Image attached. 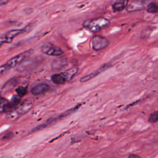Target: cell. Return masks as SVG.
<instances>
[{
    "instance_id": "obj_14",
    "label": "cell",
    "mask_w": 158,
    "mask_h": 158,
    "mask_svg": "<svg viewBox=\"0 0 158 158\" xmlns=\"http://www.w3.org/2000/svg\"><path fill=\"white\" fill-rule=\"evenodd\" d=\"M146 10L149 13H158V2H150L146 7Z\"/></svg>"
},
{
    "instance_id": "obj_8",
    "label": "cell",
    "mask_w": 158,
    "mask_h": 158,
    "mask_svg": "<svg viewBox=\"0 0 158 158\" xmlns=\"http://www.w3.org/2000/svg\"><path fill=\"white\" fill-rule=\"evenodd\" d=\"M49 89V86L46 83H40L35 85L31 89V93L33 95L37 96L44 94L48 91Z\"/></svg>"
},
{
    "instance_id": "obj_2",
    "label": "cell",
    "mask_w": 158,
    "mask_h": 158,
    "mask_svg": "<svg viewBox=\"0 0 158 158\" xmlns=\"http://www.w3.org/2000/svg\"><path fill=\"white\" fill-rule=\"evenodd\" d=\"M110 23L109 19L99 17L85 20L83 23L84 28L91 32L96 33L107 27Z\"/></svg>"
},
{
    "instance_id": "obj_18",
    "label": "cell",
    "mask_w": 158,
    "mask_h": 158,
    "mask_svg": "<svg viewBox=\"0 0 158 158\" xmlns=\"http://www.w3.org/2000/svg\"><path fill=\"white\" fill-rule=\"evenodd\" d=\"M9 70H10V69L8 67V66L6 64L1 65L0 66V77L3 75L4 74H5Z\"/></svg>"
},
{
    "instance_id": "obj_11",
    "label": "cell",
    "mask_w": 158,
    "mask_h": 158,
    "mask_svg": "<svg viewBox=\"0 0 158 158\" xmlns=\"http://www.w3.org/2000/svg\"><path fill=\"white\" fill-rule=\"evenodd\" d=\"M12 109L10 101L0 96V113H7Z\"/></svg>"
},
{
    "instance_id": "obj_9",
    "label": "cell",
    "mask_w": 158,
    "mask_h": 158,
    "mask_svg": "<svg viewBox=\"0 0 158 158\" xmlns=\"http://www.w3.org/2000/svg\"><path fill=\"white\" fill-rule=\"evenodd\" d=\"M109 65L107 64H105L104 65H102L100 68H99V69H97L96 70L94 71L93 72H92V73H89V74H88V75H85V76L81 77V78H80V82H85V81H87L91 80V78L95 77L96 75H99L101 72H103L104 70H106V69H107V68H109Z\"/></svg>"
},
{
    "instance_id": "obj_19",
    "label": "cell",
    "mask_w": 158,
    "mask_h": 158,
    "mask_svg": "<svg viewBox=\"0 0 158 158\" xmlns=\"http://www.w3.org/2000/svg\"><path fill=\"white\" fill-rule=\"evenodd\" d=\"M9 0H0V6L6 4Z\"/></svg>"
},
{
    "instance_id": "obj_15",
    "label": "cell",
    "mask_w": 158,
    "mask_h": 158,
    "mask_svg": "<svg viewBox=\"0 0 158 158\" xmlns=\"http://www.w3.org/2000/svg\"><path fill=\"white\" fill-rule=\"evenodd\" d=\"M21 96H20L19 95H18L17 94L16 95H14L12 96V98H11L10 102V104L13 107V109L16 107L20 102V99H21Z\"/></svg>"
},
{
    "instance_id": "obj_16",
    "label": "cell",
    "mask_w": 158,
    "mask_h": 158,
    "mask_svg": "<svg viewBox=\"0 0 158 158\" xmlns=\"http://www.w3.org/2000/svg\"><path fill=\"white\" fill-rule=\"evenodd\" d=\"M148 121L151 123H156L158 122V110H156L150 114Z\"/></svg>"
},
{
    "instance_id": "obj_13",
    "label": "cell",
    "mask_w": 158,
    "mask_h": 158,
    "mask_svg": "<svg viewBox=\"0 0 158 158\" xmlns=\"http://www.w3.org/2000/svg\"><path fill=\"white\" fill-rule=\"evenodd\" d=\"M129 0H116L112 5V10L114 12H119L123 10L128 5Z\"/></svg>"
},
{
    "instance_id": "obj_4",
    "label": "cell",
    "mask_w": 158,
    "mask_h": 158,
    "mask_svg": "<svg viewBox=\"0 0 158 158\" xmlns=\"http://www.w3.org/2000/svg\"><path fill=\"white\" fill-rule=\"evenodd\" d=\"M33 23L28 24L25 28L22 29H14L10 31H8L5 34L2 36H0V46L3 44L10 43L12 42L13 39L18 36L19 35L23 33H27L29 31L33 28Z\"/></svg>"
},
{
    "instance_id": "obj_17",
    "label": "cell",
    "mask_w": 158,
    "mask_h": 158,
    "mask_svg": "<svg viewBox=\"0 0 158 158\" xmlns=\"http://www.w3.org/2000/svg\"><path fill=\"white\" fill-rule=\"evenodd\" d=\"M15 92L18 95H19L21 97H23L27 92V87H24L23 86H19L15 89Z\"/></svg>"
},
{
    "instance_id": "obj_12",
    "label": "cell",
    "mask_w": 158,
    "mask_h": 158,
    "mask_svg": "<svg viewBox=\"0 0 158 158\" xmlns=\"http://www.w3.org/2000/svg\"><path fill=\"white\" fill-rule=\"evenodd\" d=\"M145 7L144 3L141 1H136L130 4L127 7V10L128 12L138 11L144 9Z\"/></svg>"
},
{
    "instance_id": "obj_20",
    "label": "cell",
    "mask_w": 158,
    "mask_h": 158,
    "mask_svg": "<svg viewBox=\"0 0 158 158\" xmlns=\"http://www.w3.org/2000/svg\"><path fill=\"white\" fill-rule=\"evenodd\" d=\"M128 157H130V158H133V157H139V156H138V155H136V154H131V155H129L128 156Z\"/></svg>"
},
{
    "instance_id": "obj_1",
    "label": "cell",
    "mask_w": 158,
    "mask_h": 158,
    "mask_svg": "<svg viewBox=\"0 0 158 158\" xmlns=\"http://www.w3.org/2000/svg\"><path fill=\"white\" fill-rule=\"evenodd\" d=\"M33 104V102L30 99H27L22 103H19L12 110L7 112L6 116L7 120L9 122L16 120L19 117L28 112L32 107Z\"/></svg>"
},
{
    "instance_id": "obj_3",
    "label": "cell",
    "mask_w": 158,
    "mask_h": 158,
    "mask_svg": "<svg viewBox=\"0 0 158 158\" xmlns=\"http://www.w3.org/2000/svg\"><path fill=\"white\" fill-rule=\"evenodd\" d=\"M78 72V68L72 67L65 72L54 74L51 76V81L57 85H62L70 81Z\"/></svg>"
},
{
    "instance_id": "obj_6",
    "label": "cell",
    "mask_w": 158,
    "mask_h": 158,
    "mask_svg": "<svg viewBox=\"0 0 158 158\" xmlns=\"http://www.w3.org/2000/svg\"><path fill=\"white\" fill-rule=\"evenodd\" d=\"M41 52L50 56H60L64 54L62 49L51 43H45L41 46Z\"/></svg>"
},
{
    "instance_id": "obj_7",
    "label": "cell",
    "mask_w": 158,
    "mask_h": 158,
    "mask_svg": "<svg viewBox=\"0 0 158 158\" xmlns=\"http://www.w3.org/2000/svg\"><path fill=\"white\" fill-rule=\"evenodd\" d=\"M109 40L102 36L96 35L91 39L92 48L95 51H100L104 49L109 45Z\"/></svg>"
},
{
    "instance_id": "obj_10",
    "label": "cell",
    "mask_w": 158,
    "mask_h": 158,
    "mask_svg": "<svg viewBox=\"0 0 158 158\" xmlns=\"http://www.w3.org/2000/svg\"><path fill=\"white\" fill-rule=\"evenodd\" d=\"M67 65V60L65 57H59L52 62V69L54 70H60L65 68Z\"/></svg>"
},
{
    "instance_id": "obj_5",
    "label": "cell",
    "mask_w": 158,
    "mask_h": 158,
    "mask_svg": "<svg viewBox=\"0 0 158 158\" xmlns=\"http://www.w3.org/2000/svg\"><path fill=\"white\" fill-rule=\"evenodd\" d=\"M34 52L33 49H28L25 51H23L21 53H19L15 56L14 57L10 58L6 63V64L8 66V67L10 69L13 67H15L16 66L19 65L21 64L23 62L25 61L27 59H28Z\"/></svg>"
}]
</instances>
